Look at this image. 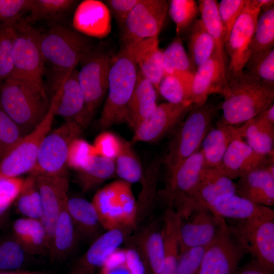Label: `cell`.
I'll return each instance as SVG.
<instances>
[{
    "instance_id": "1",
    "label": "cell",
    "mask_w": 274,
    "mask_h": 274,
    "mask_svg": "<svg viewBox=\"0 0 274 274\" xmlns=\"http://www.w3.org/2000/svg\"><path fill=\"white\" fill-rule=\"evenodd\" d=\"M156 38L142 40L130 45L122 46L112 60L108 95L97 123L99 128L105 129L125 122L126 107L137 80L138 59Z\"/></svg>"
},
{
    "instance_id": "2",
    "label": "cell",
    "mask_w": 274,
    "mask_h": 274,
    "mask_svg": "<svg viewBox=\"0 0 274 274\" xmlns=\"http://www.w3.org/2000/svg\"><path fill=\"white\" fill-rule=\"evenodd\" d=\"M40 45L45 66L50 70L53 92L93 49L87 37L59 25L40 32Z\"/></svg>"
},
{
    "instance_id": "3",
    "label": "cell",
    "mask_w": 274,
    "mask_h": 274,
    "mask_svg": "<svg viewBox=\"0 0 274 274\" xmlns=\"http://www.w3.org/2000/svg\"><path fill=\"white\" fill-rule=\"evenodd\" d=\"M227 80L220 107L222 112L220 120L223 123L242 125L273 105L274 87L245 71Z\"/></svg>"
},
{
    "instance_id": "4",
    "label": "cell",
    "mask_w": 274,
    "mask_h": 274,
    "mask_svg": "<svg viewBox=\"0 0 274 274\" xmlns=\"http://www.w3.org/2000/svg\"><path fill=\"white\" fill-rule=\"evenodd\" d=\"M15 29L13 71L9 79L36 92L47 94L43 82L46 69L40 48V32L21 17L18 19Z\"/></svg>"
},
{
    "instance_id": "5",
    "label": "cell",
    "mask_w": 274,
    "mask_h": 274,
    "mask_svg": "<svg viewBox=\"0 0 274 274\" xmlns=\"http://www.w3.org/2000/svg\"><path fill=\"white\" fill-rule=\"evenodd\" d=\"M219 109L208 102L192 105L187 116L173 132L167 153L162 158L167 174L199 149Z\"/></svg>"
},
{
    "instance_id": "6",
    "label": "cell",
    "mask_w": 274,
    "mask_h": 274,
    "mask_svg": "<svg viewBox=\"0 0 274 274\" xmlns=\"http://www.w3.org/2000/svg\"><path fill=\"white\" fill-rule=\"evenodd\" d=\"M50 107L47 94L10 79L0 83V108L19 126L24 135L44 119Z\"/></svg>"
},
{
    "instance_id": "7",
    "label": "cell",
    "mask_w": 274,
    "mask_h": 274,
    "mask_svg": "<svg viewBox=\"0 0 274 274\" xmlns=\"http://www.w3.org/2000/svg\"><path fill=\"white\" fill-rule=\"evenodd\" d=\"M175 212L180 219L179 255L191 248L209 245L225 221L191 197Z\"/></svg>"
},
{
    "instance_id": "8",
    "label": "cell",
    "mask_w": 274,
    "mask_h": 274,
    "mask_svg": "<svg viewBox=\"0 0 274 274\" xmlns=\"http://www.w3.org/2000/svg\"><path fill=\"white\" fill-rule=\"evenodd\" d=\"M83 128L78 124L65 121L49 132L42 141L36 163L30 175L48 176H68L67 161L70 146L80 138Z\"/></svg>"
},
{
    "instance_id": "9",
    "label": "cell",
    "mask_w": 274,
    "mask_h": 274,
    "mask_svg": "<svg viewBox=\"0 0 274 274\" xmlns=\"http://www.w3.org/2000/svg\"><path fill=\"white\" fill-rule=\"evenodd\" d=\"M261 11L258 0H246L241 15L224 43L227 78L242 74L251 53V43Z\"/></svg>"
},
{
    "instance_id": "10",
    "label": "cell",
    "mask_w": 274,
    "mask_h": 274,
    "mask_svg": "<svg viewBox=\"0 0 274 274\" xmlns=\"http://www.w3.org/2000/svg\"><path fill=\"white\" fill-rule=\"evenodd\" d=\"M229 230L252 259L274 272V218L236 221Z\"/></svg>"
},
{
    "instance_id": "11",
    "label": "cell",
    "mask_w": 274,
    "mask_h": 274,
    "mask_svg": "<svg viewBox=\"0 0 274 274\" xmlns=\"http://www.w3.org/2000/svg\"><path fill=\"white\" fill-rule=\"evenodd\" d=\"M44 119L30 132L23 135L4 156L0 163V178L19 177L30 173L37 159L41 144L50 132L54 115V102Z\"/></svg>"
},
{
    "instance_id": "12",
    "label": "cell",
    "mask_w": 274,
    "mask_h": 274,
    "mask_svg": "<svg viewBox=\"0 0 274 274\" xmlns=\"http://www.w3.org/2000/svg\"><path fill=\"white\" fill-rule=\"evenodd\" d=\"M168 3L165 0H140L122 25V46L158 37L165 19Z\"/></svg>"
},
{
    "instance_id": "13",
    "label": "cell",
    "mask_w": 274,
    "mask_h": 274,
    "mask_svg": "<svg viewBox=\"0 0 274 274\" xmlns=\"http://www.w3.org/2000/svg\"><path fill=\"white\" fill-rule=\"evenodd\" d=\"M111 61L108 54L93 49L81 61L78 77L89 122L108 92Z\"/></svg>"
},
{
    "instance_id": "14",
    "label": "cell",
    "mask_w": 274,
    "mask_h": 274,
    "mask_svg": "<svg viewBox=\"0 0 274 274\" xmlns=\"http://www.w3.org/2000/svg\"><path fill=\"white\" fill-rule=\"evenodd\" d=\"M245 254L225 221L207 246L198 274H235Z\"/></svg>"
},
{
    "instance_id": "15",
    "label": "cell",
    "mask_w": 274,
    "mask_h": 274,
    "mask_svg": "<svg viewBox=\"0 0 274 274\" xmlns=\"http://www.w3.org/2000/svg\"><path fill=\"white\" fill-rule=\"evenodd\" d=\"M192 104L164 102L157 105L153 112L134 130L131 143H154L173 132L187 116Z\"/></svg>"
},
{
    "instance_id": "16",
    "label": "cell",
    "mask_w": 274,
    "mask_h": 274,
    "mask_svg": "<svg viewBox=\"0 0 274 274\" xmlns=\"http://www.w3.org/2000/svg\"><path fill=\"white\" fill-rule=\"evenodd\" d=\"M206 168L200 148L167 174L164 188L159 196L168 208L173 209L188 197Z\"/></svg>"
},
{
    "instance_id": "17",
    "label": "cell",
    "mask_w": 274,
    "mask_h": 274,
    "mask_svg": "<svg viewBox=\"0 0 274 274\" xmlns=\"http://www.w3.org/2000/svg\"><path fill=\"white\" fill-rule=\"evenodd\" d=\"M35 178L41 200L40 220L47 232L50 249L56 221L68 198V178L43 175Z\"/></svg>"
},
{
    "instance_id": "18",
    "label": "cell",
    "mask_w": 274,
    "mask_h": 274,
    "mask_svg": "<svg viewBox=\"0 0 274 274\" xmlns=\"http://www.w3.org/2000/svg\"><path fill=\"white\" fill-rule=\"evenodd\" d=\"M78 75V71L73 70L53 92L50 100L54 102L55 115L62 117L65 121L75 122L84 129L90 122Z\"/></svg>"
},
{
    "instance_id": "19",
    "label": "cell",
    "mask_w": 274,
    "mask_h": 274,
    "mask_svg": "<svg viewBox=\"0 0 274 274\" xmlns=\"http://www.w3.org/2000/svg\"><path fill=\"white\" fill-rule=\"evenodd\" d=\"M227 83L226 63L214 53L196 70L191 89L192 105H203L214 93L222 95Z\"/></svg>"
},
{
    "instance_id": "20",
    "label": "cell",
    "mask_w": 274,
    "mask_h": 274,
    "mask_svg": "<svg viewBox=\"0 0 274 274\" xmlns=\"http://www.w3.org/2000/svg\"><path fill=\"white\" fill-rule=\"evenodd\" d=\"M236 194L265 207L274 205V161L256 168L238 178Z\"/></svg>"
},
{
    "instance_id": "21",
    "label": "cell",
    "mask_w": 274,
    "mask_h": 274,
    "mask_svg": "<svg viewBox=\"0 0 274 274\" xmlns=\"http://www.w3.org/2000/svg\"><path fill=\"white\" fill-rule=\"evenodd\" d=\"M127 230L114 229L100 234L76 261L72 271L80 274H93L96 269L101 268L123 242Z\"/></svg>"
},
{
    "instance_id": "22",
    "label": "cell",
    "mask_w": 274,
    "mask_h": 274,
    "mask_svg": "<svg viewBox=\"0 0 274 274\" xmlns=\"http://www.w3.org/2000/svg\"><path fill=\"white\" fill-rule=\"evenodd\" d=\"M273 156H265L254 151L242 136L234 140L226 150L220 165L216 168L233 180L268 162Z\"/></svg>"
},
{
    "instance_id": "23",
    "label": "cell",
    "mask_w": 274,
    "mask_h": 274,
    "mask_svg": "<svg viewBox=\"0 0 274 274\" xmlns=\"http://www.w3.org/2000/svg\"><path fill=\"white\" fill-rule=\"evenodd\" d=\"M236 194L235 183L216 168H205L189 197L211 211L221 202Z\"/></svg>"
},
{
    "instance_id": "24",
    "label": "cell",
    "mask_w": 274,
    "mask_h": 274,
    "mask_svg": "<svg viewBox=\"0 0 274 274\" xmlns=\"http://www.w3.org/2000/svg\"><path fill=\"white\" fill-rule=\"evenodd\" d=\"M242 126H234L220 120L213 125L205 136L200 147L206 168H217L232 142L242 136Z\"/></svg>"
},
{
    "instance_id": "25",
    "label": "cell",
    "mask_w": 274,
    "mask_h": 274,
    "mask_svg": "<svg viewBox=\"0 0 274 274\" xmlns=\"http://www.w3.org/2000/svg\"><path fill=\"white\" fill-rule=\"evenodd\" d=\"M157 92L153 85L138 71L136 84L127 104L125 122L133 130L154 110Z\"/></svg>"
},
{
    "instance_id": "26",
    "label": "cell",
    "mask_w": 274,
    "mask_h": 274,
    "mask_svg": "<svg viewBox=\"0 0 274 274\" xmlns=\"http://www.w3.org/2000/svg\"><path fill=\"white\" fill-rule=\"evenodd\" d=\"M74 24L83 33L104 37L111 30L109 8L100 1H84L75 14Z\"/></svg>"
},
{
    "instance_id": "27",
    "label": "cell",
    "mask_w": 274,
    "mask_h": 274,
    "mask_svg": "<svg viewBox=\"0 0 274 274\" xmlns=\"http://www.w3.org/2000/svg\"><path fill=\"white\" fill-rule=\"evenodd\" d=\"M67 209L78 239L93 241L102 228L91 202L79 197L68 198Z\"/></svg>"
},
{
    "instance_id": "28",
    "label": "cell",
    "mask_w": 274,
    "mask_h": 274,
    "mask_svg": "<svg viewBox=\"0 0 274 274\" xmlns=\"http://www.w3.org/2000/svg\"><path fill=\"white\" fill-rule=\"evenodd\" d=\"M119 182V180L112 182L98 190L91 201L102 227L107 230L126 229L118 200Z\"/></svg>"
},
{
    "instance_id": "29",
    "label": "cell",
    "mask_w": 274,
    "mask_h": 274,
    "mask_svg": "<svg viewBox=\"0 0 274 274\" xmlns=\"http://www.w3.org/2000/svg\"><path fill=\"white\" fill-rule=\"evenodd\" d=\"M211 212L217 217L235 221L274 218L267 207L255 203L234 194L214 207Z\"/></svg>"
},
{
    "instance_id": "30",
    "label": "cell",
    "mask_w": 274,
    "mask_h": 274,
    "mask_svg": "<svg viewBox=\"0 0 274 274\" xmlns=\"http://www.w3.org/2000/svg\"><path fill=\"white\" fill-rule=\"evenodd\" d=\"M78 239L67 211L66 201L55 225L48 254L50 259L55 262L65 260L74 250Z\"/></svg>"
},
{
    "instance_id": "31",
    "label": "cell",
    "mask_w": 274,
    "mask_h": 274,
    "mask_svg": "<svg viewBox=\"0 0 274 274\" xmlns=\"http://www.w3.org/2000/svg\"><path fill=\"white\" fill-rule=\"evenodd\" d=\"M154 223L146 227L138 235L137 243L146 266L152 274H158L164 265V253L161 227Z\"/></svg>"
},
{
    "instance_id": "32",
    "label": "cell",
    "mask_w": 274,
    "mask_h": 274,
    "mask_svg": "<svg viewBox=\"0 0 274 274\" xmlns=\"http://www.w3.org/2000/svg\"><path fill=\"white\" fill-rule=\"evenodd\" d=\"M163 63L164 74L177 77L191 92L196 70L191 62L180 37L177 36L163 51Z\"/></svg>"
},
{
    "instance_id": "33",
    "label": "cell",
    "mask_w": 274,
    "mask_h": 274,
    "mask_svg": "<svg viewBox=\"0 0 274 274\" xmlns=\"http://www.w3.org/2000/svg\"><path fill=\"white\" fill-rule=\"evenodd\" d=\"M242 126V138L254 151L263 156H273L274 125L256 116Z\"/></svg>"
},
{
    "instance_id": "34",
    "label": "cell",
    "mask_w": 274,
    "mask_h": 274,
    "mask_svg": "<svg viewBox=\"0 0 274 274\" xmlns=\"http://www.w3.org/2000/svg\"><path fill=\"white\" fill-rule=\"evenodd\" d=\"M187 33V54L196 70L214 53L215 43L200 18L195 20Z\"/></svg>"
},
{
    "instance_id": "35",
    "label": "cell",
    "mask_w": 274,
    "mask_h": 274,
    "mask_svg": "<svg viewBox=\"0 0 274 274\" xmlns=\"http://www.w3.org/2000/svg\"><path fill=\"white\" fill-rule=\"evenodd\" d=\"M197 2L201 16L200 19L214 41V53L226 63L224 37L218 12V2L215 0H199Z\"/></svg>"
},
{
    "instance_id": "36",
    "label": "cell",
    "mask_w": 274,
    "mask_h": 274,
    "mask_svg": "<svg viewBox=\"0 0 274 274\" xmlns=\"http://www.w3.org/2000/svg\"><path fill=\"white\" fill-rule=\"evenodd\" d=\"M115 173L114 160L97 155L88 165L78 172L77 179L85 192L110 179Z\"/></svg>"
},
{
    "instance_id": "37",
    "label": "cell",
    "mask_w": 274,
    "mask_h": 274,
    "mask_svg": "<svg viewBox=\"0 0 274 274\" xmlns=\"http://www.w3.org/2000/svg\"><path fill=\"white\" fill-rule=\"evenodd\" d=\"M114 161L115 173L121 180L131 184L141 181L144 171L140 160L131 144L123 139Z\"/></svg>"
},
{
    "instance_id": "38",
    "label": "cell",
    "mask_w": 274,
    "mask_h": 274,
    "mask_svg": "<svg viewBox=\"0 0 274 274\" xmlns=\"http://www.w3.org/2000/svg\"><path fill=\"white\" fill-rule=\"evenodd\" d=\"M32 259L34 255L14 236L0 242V270L24 269Z\"/></svg>"
},
{
    "instance_id": "39",
    "label": "cell",
    "mask_w": 274,
    "mask_h": 274,
    "mask_svg": "<svg viewBox=\"0 0 274 274\" xmlns=\"http://www.w3.org/2000/svg\"><path fill=\"white\" fill-rule=\"evenodd\" d=\"M138 71L154 86L158 93L160 82L164 75L163 51L159 47L158 38L138 59Z\"/></svg>"
},
{
    "instance_id": "40",
    "label": "cell",
    "mask_w": 274,
    "mask_h": 274,
    "mask_svg": "<svg viewBox=\"0 0 274 274\" xmlns=\"http://www.w3.org/2000/svg\"><path fill=\"white\" fill-rule=\"evenodd\" d=\"M273 46L274 7L272 6L260 11L252 40L251 55L269 50Z\"/></svg>"
},
{
    "instance_id": "41",
    "label": "cell",
    "mask_w": 274,
    "mask_h": 274,
    "mask_svg": "<svg viewBox=\"0 0 274 274\" xmlns=\"http://www.w3.org/2000/svg\"><path fill=\"white\" fill-rule=\"evenodd\" d=\"M15 201L17 211L24 217L41 219V200L35 177L30 175L24 179L22 189Z\"/></svg>"
},
{
    "instance_id": "42",
    "label": "cell",
    "mask_w": 274,
    "mask_h": 274,
    "mask_svg": "<svg viewBox=\"0 0 274 274\" xmlns=\"http://www.w3.org/2000/svg\"><path fill=\"white\" fill-rule=\"evenodd\" d=\"M75 2L73 0H32L30 14L24 19L30 25L42 19H58L66 14Z\"/></svg>"
},
{
    "instance_id": "43",
    "label": "cell",
    "mask_w": 274,
    "mask_h": 274,
    "mask_svg": "<svg viewBox=\"0 0 274 274\" xmlns=\"http://www.w3.org/2000/svg\"><path fill=\"white\" fill-rule=\"evenodd\" d=\"M19 17L0 23V83L9 79L12 73L15 25Z\"/></svg>"
},
{
    "instance_id": "44",
    "label": "cell",
    "mask_w": 274,
    "mask_h": 274,
    "mask_svg": "<svg viewBox=\"0 0 274 274\" xmlns=\"http://www.w3.org/2000/svg\"><path fill=\"white\" fill-rule=\"evenodd\" d=\"M168 11L178 37L188 32L199 13L197 2L194 0H171Z\"/></svg>"
},
{
    "instance_id": "45",
    "label": "cell",
    "mask_w": 274,
    "mask_h": 274,
    "mask_svg": "<svg viewBox=\"0 0 274 274\" xmlns=\"http://www.w3.org/2000/svg\"><path fill=\"white\" fill-rule=\"evenodd\" d=\"M245 68L251 76L274 87V48L251 55Z\"/></svg>"
},
{
    "instance_id": "46",
    "label": "cell",
    "mask_w": 274,
    "mask_h": 274,
    "mask_svg": "<svg viewBox=\"0 0 274 274\" xmlns=\"http://www.w3.org/2000/svg\"><path fill=\"white\" fill-rule=\"evenodd\" d=\"M158 93L167 102L173 104L191 101L190 90L182 81L174 75H164L158 87Z\"/></svg>"
},
{
    "instance_id": "47",
    "label": "cell",
    "mask_w": 274,
    "mask_h": 274,
    "mask_svg": "<svg viewBox=\"0 0 274 274\" xmlns=\"http://www.w3.org/2000/svg\"><path fill=\"white\" fill-rule=\"evenodd\" d=\"M97 155L93 144L80 138H77L70 146L67 166L80 171L88 165Z\"/></svg>"
},
{
    "instance_id": "48",
    "label": "cell",
    "mask_w": 274,
    "mask_h": 274,
    "mask_svg": "<svg viewBox=\"0 0 274 274\" xmlns=\"http://www.w3.org/2000/svg\"><path fill=\"white\" fill-rule=\"evenodd\" d=\"M118 200L124 227L128 229L134 227L138 219V207L131 184L119 180Z\"/></svg>"
},
{
    "instance_id": "49",
    "label": "cell",
    "mask_w": 274,
    "mask_h": 274,
    "mask_svg": "<svg viewBox=\"0 0 274 274\" xmlns=\"http://www.w3.org/2000/svg\"><path fill=\"white\" fill-rule=\"evenodd\" d=\"M23 135L19 126L0 108V152L3 155Z\"/></svg>"
},
{
    "instance_id": "50",
    "label": "cell",
    "mask_w": 274,
    "mask_h": 274,
    "mask_svg": "<svg viewBox=\"0 0 274 274\" xmlns=\"http://www.w3.org/2000/svg\"><path fill=\"white\" fill-rule=\"evenodd\" d=\"M246 0H222L218 3V9L222 23L224 43L241 15Z\"/></svg>"
},
{
    "instance_id": "51",
    "label": "cell",
    "mask_w": 274,
    "mask_h": 274,
    "mask_svg": "<svg viewBox=\"0 0 274 274\" xmlns=\"http://www.w3.org/2000/svg\"><path fill=\"white\" fill-rule=\"evenodd\" d=\"M93 145L97 155L114 160L120 150L121 138L112 132L104 131L96 137Z\"/></svg>"
},
{
    "instance_id": "52",
    "label": "cell",
    "mask_w": 274,
    "mask_h": 274,
    "mask_svg": "<svg viewBox=\"0 0 274 274\" xmlns=\"http://www.w3.org/2000/svg\"><path fill=\"white\" fill-rule=\"evenodd\" d=\"M208 246L192 248L180 254L176 274H198Z\"/></svg>"
},
{
    "instance_id": "53",
    "label": "cell",
    "mask_w": 274,
    "mask_h": 274,
    "mask_svg": "<svg viewBox=\"0 0 274 274\" xmlns=\"http://www.w3.org/2000/svg\"><path fill=\"white\" fill-rule=\"evenodd\" d=\"M24 181L19 177L0 178V208H10L21 191Z\"/></svg>"
},
{
    "instance_id": "54",
    "label": "cell",
    "mask_w": 274,
    "mask_h": 274,
    "mask_svg": "<svg viewBox=\"0 0 274 274\" xmlns=\"http://www.w3.org/2000/svg\"><path fill=\"white\" fill-rule=\"evenodd\" d=\"M32 0H0V23L29 12Z\"/></svg>"
},
{
    "instance_id": "55",
    "label": "cell",
    "mask_w": 274,
    "mask_h": 274,
    "mask_svg": "<svg viewBox=\"0 0 274 274\" xmlns=\"http://www.w3.org/2000/svg\"><path fill=\"white\" fill-rule=\"evenodd\" d=\"M100 274H132L125 261V249H118L101 268Z\"/></svg>"
},
{
    "instance_id": "56",
    "label": "cell",
    "mask_w": 274,
    "mask_h": 274,
    "mask_svg": "<svg viewBox=\"0 0 274 274\" xmlns=\"http://www.w3.org/2000/svg\"><path fill=\"white\" fill-rule=\"evenodd\" d=\"M140 0H108V8L113 13L118 23L122 26L127 16Z\"/></svg>"
},
{
    "instance_id": "57",
    "label": "cell",
    "mask_w": 274,
    "mask_h": 274,
    "mask_svg": "<svg viewBox=\"0 0 274 274\" xmlns=\"http://www.w3.org/2000/svg\"><path fill=\"white\" fill-rule=\"evenodd\" d=\"M125 261L132 274H144L146 264L140 254L133 249H125Z\"/></svg>"
},
{
    "instance_id": "58",
    "label": "cell",
    "mask_w": 274,
    "mask_h": 274,
    "mask_svg": "<svg viewBox=\"0 0 274 274\" xmlns=\"http://www.w3.org/2000/svg\"><path fill=\"white\" fill-rule=\"evenodd\" d=\"M235 274H273V272L265 269L252 259L247 264L238 267Z\"/></svg>"
},
{
    "instance_id": "59",
    "label": "cell",
    "mask_w": 274,
    "mask_h": 274,
    "mask_svg": "<svg viewBox=\"0 0 274 274\" xmlns=\"http://www.w3.org/2000/svg\"><path fill=\"white\" fill-rule=\"evenodd\" d=\"M257 116L267 123L274 125V105L260 112Z\"/></svg>"
},
{
    "instance_id": "60",
    "label": "cell",
    "mask_w": 274,
    "mask_h": 274,
    "mask_svg": "<svg viewBox=\"0 0 274 274\" xmlns=\"http://www.w3.org/2000/svg\"><path fill=\"white\" fill-rule=\"evenodd\" d=\"M0 274H50L49 272L41 271H33L29 270H17L11 271L0 270Z\"/></svg>"
},
{
    "instance_id": "61",
    "label": "cell",
    "mask_w": 274,
    "mask_h": 274,
    "mask_svg": "<svg viewBox=\"0 0 274 274\" xmlns=\"http://www.w3.org/2000/svg\"><path fill=\"white\" fill-rule=\"evenodd\" d=\"M8 209L0 208V222L4 218V216L6 214V213Z\"/></svg>"
},
{
    "instance_id": "62",
    "label": "cell",
    "mask_w": 274,
    "mask_h": 274,
    "mask_svg": "<svg viewBox=\"0 0 274 274\" xmlns=\"http://www.w3.org/2000/svg\"><path fill=\"white\" fill-rule=\"evenodd\" d=\"M68 274H80V273H76V272H75L72 271Z\"/></svg>"
},
{
    "instance_id": "63",
    "label": "cell",
    "mask_w": 274,
    "mask_h": 274,
    "mask_svg": "<svg viewBox=\"0 0 274 274\" xmlns=\"http://www.w3.org/2000/svg\"><path fill=\"white\" fill-rule=\"evenodd\" d=\"M144 274H152V273H148V272H146V273H145Z\"/></svg>"
}]
</instances>
